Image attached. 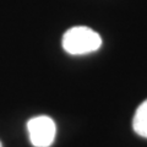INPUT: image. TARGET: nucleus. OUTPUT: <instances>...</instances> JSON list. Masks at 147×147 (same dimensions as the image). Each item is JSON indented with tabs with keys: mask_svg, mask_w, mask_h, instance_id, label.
I'll list each match as a JSON object with an SVG mask.
<instances>
[{
	"mask_svg": "<svg viewBox=\"0 0 147 147\" xmlns=\"http://www.w3.org/2000/svg\"><path fill=\"white\" fill-rule=\"evenodd\" d=\"M63 48L71 55L90 54L102 47V37L94 30L86 26L69 28L63 36Z\"/></svg>",
	"mask_w": 147,
	"mask_h": 147,
	"instance_id": "obj_1",
	"label": "nucleus"
},
{
	"mask_svg": "<svg viewBox=\"0 0 147 147\" xmlns=\"http://www.w3.org/2000/svg\"><path fill=\"white\" fill-rule=\"evenodd\" d=\"M30 141L34 147H49L53 145L57 135V125L52 118L38 115L27 123Z\"/></svg>",
	"mask_w": 147,
	"mask_h": 147,
	"instance_id": "obj_2",
	"label": "nucleus"
},
{
	"mask_svg": "<svg viewBox=\"0 0 147 147\" xmlns=\"http://www.w3.org/2000/svg\"><path fill=\"white\" fill-rule=\"evenodd\" d=\"M132 127L139 136L147 139V99L144 100L136 109L132 120Z\"/></svg>",
	"mask_w": 147,
	"mask_h": 147,
	"instance_id": "obj_3",
	"label": "nucleus"
},
{
	"mask_svg": "<svg viewBox=\"0 0 147 147\" xmlns=\"http://www.w3.org/2000/svg\"><path fill=\"white\" fill-rule=\"evenodd\" d=\"M0 147H1V142H0Z\"/></svg>",
	"mask_w": 147,
	"mask_h": 147,
	"instance_id": "obj_4",
	"label": "nucleus"
}]
</instances>
